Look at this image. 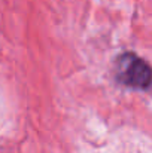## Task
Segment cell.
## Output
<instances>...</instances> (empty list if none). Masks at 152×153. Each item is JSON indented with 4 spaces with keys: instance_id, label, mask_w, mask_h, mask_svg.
<instances>
[{
    "instance_id": "obj_1",
    "label": "cell",
    "mask_w": 152,
    "mask_h": 153,
    "mask_svg": "<svg viewBox=\"0 0 152 153\" xmlns=\"http://www.w3.org/2000/svg\"><path fill=\"white\" fill-rule=\"evenodd\" d=\"M116 77L133 88H148L151 83L149 65L134 53H124L116 62Z\"/></svg>"
}]
</instances>
